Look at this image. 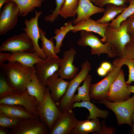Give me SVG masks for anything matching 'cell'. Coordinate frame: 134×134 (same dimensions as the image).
Here are the masks:
<instances>
[{"label": "cell", "instance_id": "74e56055", "mask_svg": "<svg viewBox=\"0 0 134 134\" xmlns=\"http://www.w3.org/2000/svg\"><path fill=\"white\" fill-rule=\"evenodd\" d=\"M127 20V31L131 35L134 34V16L129 17Z\"/></svg>", "mask_w": 134, "mask_h": 134}, {"label": "cell", "instance_id": "816d5d0a", "mask_svg": "<svg viewBox=\"0 0 134 134\" xmlns=\"http://www.w3.org/2000/svg\"></svg>", "mask_w": 134, "mask_h": 134}, {"label": "cell", "instance_id": "4fadbf2b", "mask_svg": "<svg viewBox=\"0 0 134 134\" xmlns=\"http://www.w3.org/2000/svg\"><path fill=\"white\" fill-rule=\"evenodd\" d=\"M79 121L72 109L63 112L54 123L49 134H71Z\"/></svg>", "mask_w": 134, "mask_h": 134}, {"label": "cell", "instance_id": "681fc988", "mask_svg": "<svg viewBox=\"0 0 134 134\" xmlns=\"http://www.w3.org/2000/svg\"><path fill=\"white\" fill-rule=\"evenodd\" d=\"M134 16V14L132 15L130 17H132Z\"/></svg>", "mask_w": 134, "mask_h": 134}, {"label": "cell", "instance_id": "484cf974", "mask_svg": "<svg viewBox=\"0 0 134 134\" xmlns=\"http://www.w3.org/2000/svg\"><path fill=\"white\" fill-rule=\"evenodd\" d=\"M17 4L19 9V16L24 17L34 10L35 8L40 7L42 0H11Z\"/></svg>", "mask_w": 134, "mask_h": 134}, {"label": "cell", "instance_id": "d6986e66", "mask_svg": "<svg viewBox=\"0 0 134 134\" xmlns=\"http://www.w3.org/2000/svg\"><path fill=\"white\" fill-rule=\"evenodd\" d=\"M109 24H102L97 22L90 17L81 21L73 25L74 28L71 31L74 33L84 30L94 33L101 37L100 40L103 43L106 42L105 33Z\"/></svg>", "mask_w": 134, "mask_h": 134}, {"label": "cell", "instance_id": "52a82bcc", "mask_svg": "<svg viewBox=\"0 0 134 134\" xmlns=\"http://www.w3.org/2000/svg\"><path fill=\"white\" fill-rule=\"evenodd\" d=\"M1 104L22 106L31 114L38 116L36 110L38 105L37 101L35 97L29 93L26 89L16 91L0 97V104Z\"/></svg>", "mask_w": 134, "mask_h": 134}, {"label": "cell", "instance_id": "ee69618b", "mask_svg": "<svg viewBox=\"0 0 134 134\" xmlns=\"http://www.w3.org/2000/svg\"><path fill=\"white\" fill-rule=\"evenodd\" d=\"M132 120L133 122V125L132 127V129L130 132L131 134H134V110L132 117Z\"/></svg>", "mask_w": 134, "mask_h": 134}, {"label": "cell", "instance_id": "ba28073f", "mask_svg": "<svg viewBox=\"0 0 134 134\" xmlns=\"http://www.w3.org/2000/svg\"><path fill=\"white\" fill-rule=\"evenodd\" d=\"M112 65V69L105 77L96 83L91 84L90 90L91 99L99 101L107 100L110 87L122 67Z\"/></svg>", "mask_w": 134, "mask_h": 134}, {"label": "cell", "instance_id": "d6a6232c", "mask_svg": "<svg viewBox=\"0 0 134 134\" xmlns=\"http://www.w3.org/2000/svg\"><path fill=\"white\" fill-rule=\"evenodd\" d=\"M13 118L0 112V127L11 129L24 120Z\"/></svg>", "mask_w": 134, "mask_h": 134}, {"label": "cell", "instance_id": "7402d4cb", "mask_svg": "<svg viewBox=\"0 0 134 134\" xmlns=\"http://www.w3.org/2000/svg\"><path fill=\"white\" fill-rule=\"evenodd\" d=\"M0 112L13 118L24 120L38 117L31 114L23 107L15 105L0 104Z\"/></svg>", "mask_w": 134, "mask_h": 134}, {"label": "cell", "instance_id": "ac0fdd59", "mask_svg": "<svg viewBox=\"0 0 134 134\" xmlns=\"http://www.w3.org/2000/svg\"><path fill=\"white\" fill-rule=\"evenodd\" d=\"M68 82L60 77L58 71L48 79L46 85L53 100L57 103L65 94Z\"/></svg>", "mask_w": 134, "mask_h": 134}, {"label": "cell", "instance_id": "5b68a950", "mask_svg": "<svg viewBox=\"0 0 134 134\" xmlns=\"http://www.w3.org/2000/svg\"><path fill=\"white\" fill-rule=\"evenodd\" d=\"M80 31V37L77 44L83 47H90L91 55L99 56L102 54H105L109 58H111L118 57L117 53L108 43L107 42L103 43L93 32L84 30Z\"/></svg>", "mask_w": 134, "mask_h": 134}, {"label": "cell", "instance_id": "f35d334b", "mask_svg": "<svg viewBox=\"0 0 134 134\" xmlns=\"http://www.w3.org/2000/svg\"><path fill=\"white\" fill-rule=\"evenodd\" d=\"M11 53H5L3 52H0V66L7 61L10 57Z\"/></svg>", "mask_w": 134, "mask_h": 134}, {"label": "cell", "instance_id": "8992f818", "mask_svg": "<svg viewBox=\"0 0 134 134\" xmlns=\"http://www.w3.org/2000/svg\"><path fill=\"white\" fill-rule=\"evenodd\" d=\"M36 110L38 116L47 126L50 131L62 112L51 98L47 87L43 100L38 104Z\"/></svg>", "mask_w": 134, "mask_h": 134}, {"label": "cell", "instance_id": "ffe728a7", "mask_svg": "<svg viewBox=\"0 0 134 134\" xmlns=\"http://www.w3.org/2000/svg\"><path fill=\"white\" fill-rule=\"evenodd\" d=\"M105 9L93 4L90 0H79L77 9V17L73 21V23L75 24L94 14L103 13Z\"/></svg>", "mask_w": 134, "mask_h": 134}, {"label": "cell", "instance_id": "cb8c5ba5", "mask_svg": "<svg viewBox=\"0 0 134 134\" xmlns=\"http://www.w3.org/2000/svg\"><path fill=\"white\" fill-rule=\"evenodd\" d=\"M76 107H84L87 109L89 113L87 117L89 120L94 119L98 118L105 119L108 117L109 114L107 111L100 109L90 101L75 102L73 105L72 108Z\"/></svg>", "mask_w": 134, "mask_h": 134}, {"label": "cell", "instance_id": "836d02e7", "mask_svg": "<svg viewBox=\"0 0 134 134\" xmlns=\"http://www.w3.org/2000/svg\"><path fill=\"white\" fill-rule=\"evenodd\" d=\"M16 91L8 83L1 72L0 77V98L12 93Z\"/></svg>", "mask_w": 134, "mask_h": 134}, {"label": "cell", "instance_id": "f6af8a7d", "mask_svg": "<svg viewBox=\"0 0 134 134\" xmlns=\"http://www.w3.org/2000/svg\"><path fill=\"white\" fill-rule=\"evenodd\" d=\"M127 86L130 91L132 93L134 94V86L130 85L129 84H127Z\"/></svg>", "mask_w": 134, "mask_h": 134}, {"label": "cell", "instance_id": "603a6c76", "mask_svg": "<svg viewBox=\"0 0 134 134\" xmlns=\"http://www.w3.org/2000/svg\"><path fill=\"white\" fill-rule=\"evenodd\" d=\"M46 88L44 87L39 82L36 75L35 69L31 79L26 85V90L31 95L36 98L38 104L43 101Z\"/></svg>", "mask_w": 134, "mask_h": 134}, {"label": "cell", "instance_id": "f546056e", "mask_svg": "<svg viewBox=\"0 0 134 134\" xmlns=\"http://www.w3.org/2000/svg\"><path fill=\"white\" fill-rule=\"evenodd\" d=\"M79 0H65L59 15L66 19L74 17L77 14Z\"/></svg>", "mask_w": 134, "mask_h": 134}, {"label": "cell", "instance_id": "60d3db41", "mask_svg": "<svg viewBox=\"0 0 134 134\" xmlns=\"http://www.w3.org/2000/svg\"><path fill=\"white\" fill-rule=\"evenodd\" d=\"M97 72L99 76L103 77L106 75L109 72L100 66L97 69Z\"/></svg>", "mask_w": 134, "mask_h": 134}, {"label": "cell", "instance_id": "d590c367", "mask_svg": "<svg viewBox=\"0 0 134 134\" xmlns=\"http://www.w3.org/2000/svg\"><path fill=\"white\" fill-rule=\"evenodd\" d=\"M128 2V0H97L94 3L98 7L103 8L108 4L120 6L126 5Z\"/></svg>", "mask_w": 134, "mask_h": 134}, {"label": "cell", "instance_id": "5bb4252c", "mask_svg": "<svg viewBox=\"0 0 134 134\" xmlns=\"http://www.w3.org/2000/svg\"><path fill=\"white\" fill-rule=\"evenodd\" d=\"M35 15L30 19H25L24 23L25 27L22 30L30 38L33 43L35 51L39 56L43 60L46 59V57L39 46L38 41L40 38L39 28L38 26V20L42 14L41 11H35Z\"/></svg>", "mask_w": 134, "mask_h": 134}, {"label": "cell", "instance_id": "30bf717a", "mask_svg": "<svg viewBox=\"0 0 134 134\" xmlns=\"http://www.w3.org/2000/svg\"><path fill=\"white\" fill-rule=\"evenodd\" d=\"M19 11L16 4L10 0L3 6L0 14V35L14 29L18 21Z\"/></svg>", "mask_w": 134, "mask_h": 134}, {"label": "cell", "instance_id": "b9f144b4", "mask_svg": "<svg viewBox=\"0 0 134 134\" xmlns=\"http://www.w3.org/2000/svg\"><path fill=\"white\" fill-rule=\"evenodd\" d=\"M8 128L0 127V134H10V130Z\"/></svg>", "mask_w": 134, "mask_h": 134}, {"label": "cell", "instance_id": "bcb514c9", "mask_svg": "<svg viewBox=\"0 0 134 134\" xmlns=\"http://www.w3.org/2000/svg\"><path fill=\"white\" fill-rule=\"evenodd\" d=\"M131 40L130 41L134 43V34L130 35Z\"/></svg>", "mask_w": 134, "mask_h": 134}, {"label": "cell", "instance_id": "4316f807", "mask_svg": "<svg viewBox=\"0 0 134 134\" xmlns=\"http://www.w3.org/2000/svg\"><path fill=\"white\" fill-rule=\"evenodd\" d=\"M92 80V76L89 75L83 81L82 85L78 87L77 93L74 94L72 102L73 103L80 100L90 101V90Z\"/></svg>", "mask_w": 134, "mask_h": 134}, {"label": "cell", "instance_id": "ab89813d", "mask_svg": "<svg viewBox=\"0 0 134 134\" xmlns=\"http://www.w3.org/2000/svg\"><path fill=\"white\" fill-rule=\"evenodd\" d=\"M100 66L109 72L112 69L113 65L109 62L104 61L101 63Z\"/></svg>", "mask_w": 134, "mask_h": 134}, {"label": "cell", "instance_id": "d4e9b609", "mask_svg": "<svg viewBox=\"0 0 134 134\" xmlns=\"http://www.w3.org/2000/svg\"><path fill=\"white\" fill-rule=\"evenodd\" d=\"M127 6L126 4L118 6L112 4H108L105 9L102 16L96 21L101 24H109L110 22L114 20L115 17L120 14Z\"/></svg>", "mask_w": 134, "mask_h": 134}, {"label": "cell", "instance_id": "1f68e13d", "mask_svg": "<svg viewBox=\"0 0 134 134\" xmlns=\"http://www.w3.org/2000/svg\"><path fill=\"white\" fill-rule=\"evenodd\" d=\"M134 14V4L129 5L109 24L110 27L114 28L119 27L122 23L127 20Z\"/></svg>", "mask_w": 134, "mask_h": 134}, {"label": "cell", "instance_id": "8d00e7d4", "mask_svg": "<svg viewBox=\"0 0 134 134\" xmlns=\"http://www.w3.org/2000/svg\"><path fill=\"white\" fill-rule=\"evenodd\" d=\"M122 58L134 60V43L130 41L126 46Z\"/></svg>", "mask_w": 134, "mask_h": 134}, {"label": "cell", "instance_id": "9a60e30c", "mask_svg": "<svg viewBox=\"0 0 134 134\" xmlns=\"http://www.w3.org/2000/svg\"><path fill=\"white\" fill-rule=\"evenodd\" d=\"M124 76L123 71L121 69L110 87L107 100L114 102L125 100L130 98L131 93L128 88Z\"/></svg>", "mask_w": 134, "mask_h": 134}, {"label": "cell", "instance_id": "6da1fadb", "mask_svg": "<svg viewBox=\"0 0 134 134\" xmlns=\"http://www.w3.org/2000/svg\"><path fill=\"white\" fill-rule=\"evenodd\" d=\"M1 72L10 84L16 91L26 89L35 70L17 62H8L0 66Z\"/></svg>", "mask_w": 134, "mask_h": 134}, {"label": "cell", "instance_id": "7bdbcfd3", "mask_svg": "<svg viewBox=\"0 0 134 134\" xmlns=\"http://www.w3.org/2000/svg\"><path fill=\"white\" fill-rule=\"evenodd\" d=\"M10 0H0V9L3 5L8 2Z\"/></svg>", "mask_w": 134, "mask_h": 134}, {"label": "cell", "instance_id": "44dd1931", "mask_svg": "<svg viewBox=\"0 0 134 134\" xmlns=\"http://www.w3.org/2000/svg\"><path fill=\"white\" fill-rule=\"evenodd\" d=\"M43 59L40 57L36 52H17L11 53L8 62H17L30 67Z\"/></svg>", "mask_w": 134, "mask_h": 134}, {"label": "cell", "instance_id": "f907efd6", "mask_svg": "<svg viewBox=\"0 0 134 134\" xmlns=\"http://www.w3.org/2000/svg\"><path fill=\"white\" fill-rule=\"evenodd\" d=\"M43 1H45V0H42Z\"/></svg>", "mask_w": 134, "mask_h": 134}, {"label": "cell", "instance_id": "8fae6325", "mask_svg": "<svg viewBox=\"0 0 134 134\" xmlns=\"http://www.w3.org/2000/svg\"><path fill=\"white\" fill-rule=\"evenodd\" d=\"M10 130L11 134H48L50 132L38 117L24 120Z\"/></svg>", "mask_w": 134, "mask_h": 134}, {"label": "cell", "instance_id": "f1b7e54d", "mask_svg": "<svg viewBox=\"0 0 134 134\" xmlns=\"http://www.w3.org/2000/svg\"><path fill=\"white\" fill-rule=\"evenodd\" d=\"M39 30L40 33V39L41 40V48L46 57V59H50L56 58L59 57L56 53L55 45L53 39H48L46 36V32L40 28Z\"/></svg>", "mask_w": 134, "mask_h": 134}, {"label": "cell", "instance_id": "4dcf8cb0", "mask_svg": "<svg viewBox=\"0 0 134 134\" xmlns=\"http://www.w3.org/2000/svg\"><path fill=\"white\" fill-rule=\"evenodd\" d=\"M112 64L122 66L124 65L127 66L129 74L126 83L129 85L134 81V60L118 57L113 61Z\"/></svg>", "mask_w": 134, "mask_h": 134}, {"label": "cell", "instance_id": "c3c4849f", "mask_svg": "<svg viewBox=\"0 0 134 134\" xmlns=\"http://www.w3.org/2000/svg\"><path fill=\"white\" fill-rule=\"evenodd\" d=\"M90 1L94 3L97 0H90Z\"/></svg>", "mask_w": 134, "mask_h": 134}, {"label": "cell", "instance_id": "83f0119b", "mask_svg": "<svg viewBox=\"0 0 134 134\" xmlns=\"http://www.w3.org/2000/svg\"><path fill=\"white\" fill-rule=\"evenodd\" d=\"M73 24L72 22H68L65 23L60 28L57 29L55 30V35L51 39H54L56 40L55 50L57 54L60 51L61 48L63 46V41L66 35L73 29Z\"/></svg>", "mask_w": 134, "mask_h": 134}, {"label": "cell", "instance_id": "277c9868", "mask_svg": "<svg viewBox=\"0 0 134 134\" xmlns=\"http://www.w3.org/2000/svg\"><path fill=\"white\" fill-rule=\"evenodd\" d=\"M94 102L102 104L115 114L118 125L126 124L132 127V117L134 110V95L126 100L113 102L107 100Z\"/></svg>", "mask_w": 134, "mask_h": 134}, {"label": "cell", "instance_id": "e0dca14e", "mask_svg": "<svg viewBox=\"0 0 134 134\" xmlns=\"http://www.w3.org/2000/svg\"><path fill=\"white\" fill-rule=\"evenodd\" d=\"M76 51L73 48L65 51L59 69L58 71L60 77L69 80L74 77L77 74L78 68L73 65Z\"/></svg>", "mask_w": 134, "mask_h": 134}, {"label": "cell", "instance_id": "7dc6e473", "mask_svg": "<svg viewBox=\"0 0 134 134\" xmlns=\"http://www.w3.org/2000/svg\"><path fill=\"white\" fill-rule=\"evenodd\" d=\"M128 2L129 4H134V0H129Z\"/></svg>", "mask_w": 134, "mask_h": 134}, {"label": "cell", "instance_id": "7a4b0ae2", "mask_svg": "<svg viewBox=\"0 0 134 134\" xmlns=\"http://www.w3.org/2000/svg\"><path fill=\"white\" fill-rule=\"evenodd\" d=\"M79 72L68 82L66 92L63 96L56 103L59 109L62 112L72 109L73 103L72 100L76 90L80 84L85 79L91 69L88 61L86 60L81 65Z\"/></svg>", "mask_w": 134, "mask_h": 134}, {"label": "cell", "instance_id": "7c38bea8", "mask_svg": "<svg viewBox=\"0 0 134 134\" xmlns=\"http://www.w3.org/2000/svg\"><path fill=\"white\" fill-rule=\"evenodd\" d=\"M62 59L59 57L46 59L35 64L34 67L37 78L41 84L46 88L47 80L58 71L60 67Z\"/></svg>", "mask_w": 134, "mask_h": 134}, {"label": "cell", "instance_id": "e575fe53", "mask_svg": "<svg viewBox=\"0 0 134 134\" xmlns=\"http://www.w3.org/2000/svg\"><path fill=\"white\" fill-rule=\"evenodd\" d=\"M65 0H55L56 7L51 13L44 17V19L45 21L53 22L56 20Z\"/></svg>", "mask_w": 134, "mask_h": 134}, {"label": "cell", "instance_id": "9c48e42d", "mask_svg": "<svg viewBox=\"0 0 134 134\" xmlns=\"http://www.w3.org/2000/svg\"><path fill=\"white\" fill-rule=\"evenodd\" d=\"M32 52L35 51L33 43L25 32L13 35L4 41L0 46V52Z\"/></svg>", "mask_w": 134, "mask_h": 134}, {"label": "cell", "instance_id": "3957f363", "mask_svg": "<svg viewBox=\"0 0 134 134\" xmlns=\"http://www.w3.org/2000/svg\"><path fill=\"white\" fill-rule=\"evenodd\" d=\"M105 34L106 42L109 44L117 53L118 57L122 58L126 46L131 40L130 36L127 30V20L122 22L117 28H112L108 25Z\"/></svg>", "mask_w": 134, "mask_h": 134}, {"label": "cell", "instance_id": "2e32d148", "mask_svg": "<svg viewBox=\"0 0 134 134\" xmlns=\"http://www.w3.org/2000/svg\"><path fill=\"white\" fill-rule=\"evenodd\" d=\"M113 128L107 127L104 123H100L99 119L79 121L72 132V134H113Z\"/></svg>", "mask_w": 134, "mask_h": 134}]
</instances>
